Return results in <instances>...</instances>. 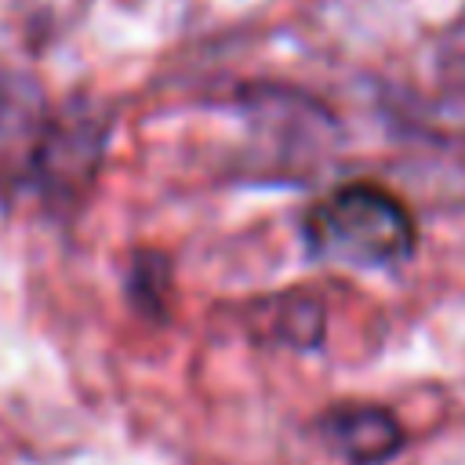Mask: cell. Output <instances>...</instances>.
I'll return each instance as SVG.
<instances>
[{
	"label": "cell",
	"mask_w": 465,
	"mask_h": 465,
	"mask_svg": "<svg viewBox=\"0 0 465 465\" xmlns=\"http://www.w3.org/2000/svg\"><path fill=\"white\" fill-rule=\"evenodd\" d=\"M305 240L316 258L352 269H385L414 254L418 225L400 196L352 182L320 196L305 214Z\"/></svg>",
	"instance_id": "cell-1"
},
{
	"label": "cell",
	"mask_w": 465,
	"mask_h": 465,
	"mask_svg": "<svg viewBox=\"0 0 465 465\" xmlns=\"http://www.w3.org/2000/svg\"><path fill=\"white\" fill-rule=\"evenodd\" d=\"M109 138V120L102 109L87 102H69L54 116H47L29 149V174L40 193L62 207H69L80 193L91 189L102 153Z\"/></svg>",
	"instance_id": "cell-2"
},
{
	"label": "cell",
	"mask_w": 465,
	"mask_h": 465,
	"mask_svg": "<svg viewBox=\"0 0 465 465\" xmlns=\"http://www.w3.org/2000/svg\"><path fill=\"white\" fill-rule=\"evenodd\" d=\"M327 443L349 465H385L403 447L400 421L374 403H349L320 418Z\"/></svg>",
	"instance_id": "cell-3"
},
{
	"label": "cell",
	"mask_w": 465,
	"mask_h": 465,
	"mask_svg": "<svg viewBox=\"0 0 465 465\" xmlns=\"http://www.w3.org/2000/svg\"><path fill=\"white\" fill-rule=\"evenodd\" d=\"M269 312L276 316L269 331V338L294 345V349H309L323 338V309L309 298H283V302H265Z\"/></svg>",
	"instance_id": "cell-4"
},
{
	"label": "cell",
	"mask_w": 465,
	"mask_h": 465,
	"mask_svg": "<svg viewBox=\"0 0 465 465\" xmlns=\"http://www.w3.org/2000/svg\"><path fill=\"white\" fill-rule=\"evenodd\" d=\"M156 287H167V262L160 254H138L134 269H131V298L138 302V309H160L163 298L156 294Z\"/></svg>",
	"instance_id": "cell-5"
}]
</instances>
